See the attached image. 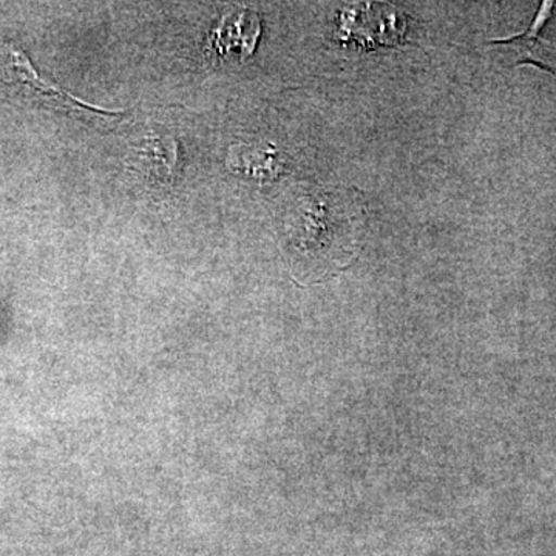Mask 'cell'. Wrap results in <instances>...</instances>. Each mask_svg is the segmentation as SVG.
Returning a JSON list of instances; mask_svg holds the SVG:
<instances>
[{
	"instance_id": "1",
	"label": "cell",
	"mask_w": 556,
	"mask_h": 556,
	"mask_svg": "<svg viewBox=\"0 0 556 556\" xmlns=\"http://www.w3.org/2000/svg\"><path fill=\"white\" fill-rule=\"evenodd\" d=\"M0 83L17 87V89L24 90L25 93L31 94L35 100L54 105V108L89 110V112L102 113V115H115V113L118 115L121 113L91 108L86 102L68 94L67 91L56 89V87L39 78L38 72L33 67L24 50L2 33H0Z\"/></svg>"
},
{
	"instance_id": "2",
	"label": "cell",
	"mask_w": 556,
	"mask_h": 556,
	"mask_svg": "<svg viewBox=\"0 0 556 556\" xmlns=\"http://www.w3.org/2000/svg\"><path fill=\"white\" fill-rule=\"evenodd\" d=\"M229 170L257 181H274L285 174V161L276 146L237 144L232 146L226 159Z\"/></svg>"
},
{
	"instance_id": "3",
	"label": "cell",
	"mask_w": 556,
	"mask_h": 556,
	"mask_svg": "<svg viewBox=\"0 0 556 556\" xmlns=\"http://www.w3.org/2000/svg\"><path fill=\"white\" fill-rule=\"evenodd\" d=\"M134 152L135 159L149 175H155L161 181H167L174 177L178 146L172 135L153 131L139 141Z\"/></svg>"
}]
</instances>
